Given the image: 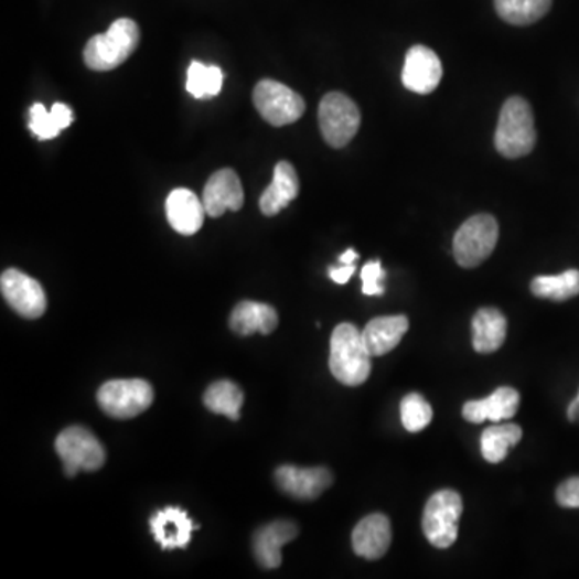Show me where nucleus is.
I'll use <instances>...</instances> for the list:
<instances>
[{
    "mask_svg": "<svg viewBox=\"0 0 579 579\" xmlns=\"http://www.w3.org/2000/svg\"><path fill=\"white\" fill-rule=\"evenodd\" d=\"M372 354L363 332L353 324L336 325L330 340V371L340 384L360 386L372 371Z\"/></svg>",
    "mask_w": 579,
    "mask_h": 579,
    "instance_id": "f257e3e1",
    "label": "nucleus"
},
{
    "mask_svg": "<svg viewBox=\"0 0 579 579\" xmlns=\"http://www.w3.org/2000/svg\"><path fill=\"white\" fill-rule=\"evenodd\" d=\"M140 30L135 20H116L107 33L90 37L84 49V62L94 72H111L139 47Z\"/></svg>",
    "mask_w": 579,
    "mask_h": 579,
    "instance_id": "f03ea898",
    "label": "nucleus"
},
{
    "mask_svg": "<svg viewBox=\"0 0 579 579\" xmlns=\"http://www.w3.org/2000/svg\"><path fill=\"white\" fill-rule=\"evenodd\" d=\"M535 116L532 107L523 97H511L505 100L497 125L494 146L502 157H525L532 153L536 146Z\"/></svg>",
    "mask_w": 579,
    "mask_h": 579,
    "instance_id": "7ed1b4c3",
    "label": "nucleus"
},
{
    "mask_svg": "<svg viewBox=\"0 0 579 579\" xmlns=\"http://www.w3.org/2000/svg\"><path fill=\"white\" fill-rule=\"evenodd\" d=\"M500 240V226L491 214H476L455 232L454 256L459 266L476 268L490 258Z\"/></svg>",
    "mask_w": 579,
    "mask_h": 579,
    "instance_id": "20e7f679",
    "label": "nucleus"
},
{
    "mask_svg": "<svg viewBox=\"0 0 579 579\" xmlns=\"http://www.w3.org/2000/svg\"><path fill=\"white\" fill-rule=\"evenodd\" d=\"M461 494L452 490L435 493L425 505L422 528L425 536L438 549H448L459 535L462 515Z\"/></svg>",
    "mask_w": 579,
    "mask_h": 579,
    "instance_id": "39448f33",
    "label": "nucleus"
},
{
    "mask_svg": "<svg viewBox=\"0 0 579 579\" xmlns=\"http://www.w3.org/2000/svg\"><path fill=\"white\" fill-rule=\"evenodd\" d=\"M55 449L69 479L79 472H96L107 459L96 435L84 427L65 428L55 441Z\"/></svg>",
    "mask_w": 579,
    "mask_h": 579,
    "instance_id": "423d86ee",
    "label": "nucleus"
},
{
    "mask_svg": "<svg viewBox=\"0 0 579 579\" xmlns=\"http://www.w3.org/2000/svg\"><path fill=\"white\" fill-rule=\"evenodd\" d=\"M319 126L330 147L343 149L360 131V108L345 94L330 93L319 105Z\"/></svg>",
    "mask_w": 579,
    "mask_h": 579,
    "instance_id": "0eeeda50",
    "label": "nucleus"
},
{
    "mask_svg": "<svg viewBox=\"0 0 579 579\" xmlns=\"http://www.w3.org/2000/svg\"><path fill=\"white\" fill-rule=\"evenodd\" d=\"M154 393L149 382L140 378L110 380L101 385L97 401L105 414L114 419H132L152 406Z\"/></svg>",
    "mask_w": 579,
    "mask_h": 579,
    "instance_id": "6e6552de",
    "label": "nucleus"
},
{
    "mask_svg": "<svg viewBox=\"0 0 579 579\" xmlns=\"http://www.w3.org/2000/svg\"><path fill=\"white\" fill-rule=\"evenodd\" d=\"M253 101L258 114L277 128L297 122L307 110L300 94L274 79H262L256 84Z\"/></svg>",
    "mask_w": 579,
    "mask_h": 579,
    "instance_id": "1a4fd4ad",
    "label": "nucleus"
},
{
    "mask_svg": "<svg viewBox=\"0 0 579 579\" xmlns=\"http://www.w3.org/2000/svg\"><path fill=\"white\" fill-rule=\"evenodd\" d=\"M0 290L9 307L24 319H39L47 309L41 283L19 269H7L0 277Z\"/></svg>",
    "mask_w": 579,
    "mask_h": 579,
    "instance_id": "9d476101",
    "label": "nucleus"
},
{
    "mask_svg": "<svg viewBox=\"0 0 579 579\" xmlns=\"http://www.w3.org/2000/svg\"><path fill=\"white\" fill-rule=\"evenodd\" d=\"M441 77L443 65L431 49L425 45H414L409 49L403 68V84L407 90L427 96L440 86Z\"/></svg>",
    "mask_w": 579,
    "mask_h": 579,
    "instance_id": "9b49d317",
    "label": "nucleus"
},
{
    "mask_svg": "<svg viewBox=\"0 0 579 579\" xmlns=\"http://www.w3.org/2000/svg\"><path fill=\"white\" fill-rule=\"evenodd\" d=\"M276 483L283 493L300 501L318 500L333 483V475L325 467L300 469L282 465L276 470Z\"/></svg>",
    "mask_w": 579,
    "mask_h": 579,
    "instance_id": "f8f14e48",
    "label": "nucleus"
},
{
    "mask_svg": "<svg viewBox=\"0 0 579 579\" xmlns=\"http://www.w3.org/2000/svg\"><path fill=\"white\" fill-rule=\"evenodd\" d=\"M202 200L208 216H223L227 210L238 212L244 206L245 195L237 173L229 168L216 171L206 182Z\"/></svg>",
    "mask_w": 579,
    "mask_h": 579,
    "instance_id": "ddd939ff",
    "label": "nucleus"
},
{
    "mask_svg": "<svg viewBox=\"0 0 579 579\" xmlns=\"http://www.w3.org/2000/svg\"><path fill=\"white\" fill-rule=\"evenodd\" d=\"M298 536L293 522L279 521L262 526L253 538V553L262 568L274 570L282 565V547Z\"/></svg>",
    "mask_w": 579,
    "mask_h": 579,
    "instance_id": "4468645a",
    "label": "nucleus"
},
{
    "mask_svg": "<svg viewBox=\"0 0 579 579\" xmlns=\"http://www.w3.org/2000/svg\"><path fill=\"white\" fill-rule=\"evenodd\" d=\"M389 546H392V523L386 515H367L357 523L353 532V550L356 556L377 560L388 553Z\"/></svg>",
    "mask_w": 579,
    "mask_h": 579,
    "instance_id": "2eb2a0df",
    "label": "nucleus"
},
{
    "mask_svg": "<svg viewBox=\"0 0 579 579\" xmlns=\"http://www.w3.org/2000/svg\"><path fill=\"white\" fill-rule=\"evenodd\" d=\"M150 528L161 549L170 550L185 549L196 526L189 518L187 512L179 507H167L150 518Z\"/></svg>",
    "mask_w": 579,
    "mask_h": 579,
    "instance_id": "dca6fc26",
    "label": "nucleus"
},
{
    "mask_svg": "<svg viewBox=\"0 0 579 579\" xmlns=\"http://www.w3.org/2000/svg\"><path fill=\"white\" fill-rule=\"evenodd\" d=\"M518 406H521V395L517 389L501 386L487 398L465 403L462 416L467 422L472 423H483L484 420L501 422L512 419L517 414Z\"/></svg>",
    "mask_w": 579,
    "mask_h": 579,
    "instance_id": "f3484780",
    "label": "nucleus"
},
{
    "mask_svg": "<svg viewBox=\"0 0 579 579\" xmlns=\"http://www.w3.org/2000/svg\"><path fill=\"white\" fill-rule=\"evenodd\" d=\"M205 205L189 189H175L167 200V216L171 227L182 235H193L202 229Z\"/></svg>",
    "mask_w": 579,
    "mask_h": 579,
    "instance_id": "a211bd4d",
    "label": "nucleus"
},
{
    "mask_svg": "<svg viewBox=\"0 0 579 579\" xmlns=\"http://www.w3.org/2000/svg\"><path fill=\"white\" fill-rule=\"evenodd\" d=\"M300 179L293 164L280 161L274 170V179L259 199V210L265 216H276L298 196Z\"/></svg>",
    "mask_w": 579,
    "mask_h": 579,
    "instance_id": "6ab92c4d",
    "label": "nucleus"
},
{
    "mask_svg": "<svg viewBox=\"0 0 579 579\" xmlns=\"http://www.w3.org/2000/svg\"><path fill=\"white\" fill-rule=\"evenodd\" d=\"M409 330L406 315H384L372 319L363 330L364 343L372 356H385L395 350Z\"/></svg>",
    "mask_w": 579,
    "mask_h": 579,
    "instance_id": "aec40b11",
    "label": "nucleus"
},
{
    "mask_svg": "<svg viewBox=\"0 0 579 579\" xmlns=\"http://www.w3.org/2000/svg\"><path fill=\"white\" fill-rule=\"evenodd\" d=\"M279 325V315L270 304L258 301H242L230 314V329L237 335L248 336L253 333L269 335Z\"/></svg>",
    "mask_w": 579,
    "mask_h": 579,
    "instance_id": "412c9836",
    "label": "nucleus"
},
{
    "mask_svg": "<svg viewBox=\"0 0 579 579\" xmlns=\"http://www.w3.org/2000/svg\"><path fill=\"white\" fill-rule=\"evenodd\" d=\"M472 328L473 347L476 353H494L504 345L505 336H507V319L500 309H480L473 318Z\"/></svg>",
    "mask_w": 579,
    "mask_h": 579,
    "instance_id": "4be33fe9",
    "label": "nucleus"
},
{
    "mask_svg": "<svg viewBox=\"0 0 579 579\" xmlns=\"http://www.w3.org/2000/svg\"><path fill=\"white\" fill-rule=\"evenodd\" d=\"M30 115V129L41 140L54 139L73 122L72 108L65 104H55L51 111L42 104H34Z\"/></svg>",
    "mask_w": 579,
    "mask_h": 579,
    "instance_id": "5701e85b",
    "label": "nucleus"
},
{
    "mask_svg": "<svg viewBox=\"0 0 579 579\" xmlns=\"http://www.w3.org/2000/svg\"><path fill=\"white\" fill-rule=\"evenodd\" d=\"M497 15L514 26H528L547 15L553 0H494Z\"/></svg>",
    "mask_w": 579,
    "mask_h": 579,
    "instance_id": "b1692460",
    "label": "nucleus"
},
{
    "mask_svg": "<svg viewBox=\"0 0 579 579\" xmlns=\"http://www.w3.org/2000/svg\"><path fill=\"white\" fill-rule=\"evenodd\" d=\"M523 431L518 425L505 423L486 428L482 435V454L484 461L500 463L507 458L508 451L522 440Z\"/></svg>",
    "mask_w": 579,
    "mask_h": 579,
    "instance_id": "393cba45",
    "label": "nucleus"
},
{
    "mask_svg": "<svg viewBox=\"0 0 579 579\" xmlns=\"http://www.w3.org/2000/svg\"><path fill=\"white\" fill-rule=\"evenodd\" d=\"M529 289L535 297L543 300H570L579 294V270L568 269L559 276L535 277Z\"/></svg>",
    "mask_w": 579,
    "mask_h": 579,
    "instance_id": "a878e982",
    "label": "nucleus"
},
{
    "mask_svg": "<svg viewBox=\"0 0 579 579\" xmlns=\"http://www.w3.org/2000/svg\"><path fill=\"white\" fill-rule=\"evenodd\" d=\"M203 403L212 412L238 420L244 406V392L234 382L219 380L206 389Z\"/></svg>",
    "mask_w": 579,
    "mask_h": 579,
    "instance_id": "bb28decb",
    "label": "nucleus"
},
{
    "mask_svg": "<svg viewBox=\"0 0 579 579\" xmlns=\"http://www.w3.org/2000/svg\"><path fill=\"white\" fill-rule=\"evenodd\" d=\"M224 73L219 66L192 62L187 72L185 89L195 98H212L219 96L223 89Z\"/></svg>",
    "mask_w": 579,
    "mask_h": 579,
    "instance_id": "cd10ccee",
    "label": "nucleus"
},
{
    "mask_svg": "<svg viewBox=\"0 0 579 579\" xmlns=\"http://www.w3.org/2000/svg\"><path fill=\"white\" fill-rule=\"evenodd\" d=\"M433 419L431 406L425 401L419 393H410L401 401V420L407 431L419 433L430 425Z\"/></svg>",
    "mask_w": 579,
    "mask_h": 579,
    "instance_id": "c85d7f7f",
    "label": "nucleus"
},
{
    "mask_svg": "<svg viewBox=\"0 0 579 579\" xmlns=\"http://www.w3.org/2000/svg\"><path fill=\"white\" fill-rule=\"evenodd\" d=\"M386 277L385 269L382 268V261H368L361 270V279H363V293L368 297H380L385 293L384 280Z\"/></svg>",
    "mask_w": 579,
    "mask_h": 579,
    "instance_id": "c756f323",
    "label": "nucleus"
},
{
    "mask_svg": "<svg viewBox=\"0 0 579 579\" xmlns=\"http://www.w3.org/2000/svg\"><path fill=\"white\" fill-rule=\"evenodd\" d=\"M557 502L565 508H579V476L567 480L557 487Z\"/></svg>",
    "mask_w": 579,
    "mask_h": 579,
    "instance_id": "7c9ffc66",
    "label": "nucleus"
},
{
    "mask_svg": "<svg viewBox=\"0 0 579 579\" xmlns=\"http://www.w3.org/2000/svg\"><path fill=\"white\" fill-rule=\"evenodd\" d=\"M354 272H356V265H340L339 268L329 269L330 279L335 283H340V286H345V283L350 282Z\"/></svg>",
    "mask_w": 579,
    "mask_h": 579,
    "instance_id": "2f4dec72",
    "label": "nucleus"
},
{
    "mask_svg": "<svg viewBox=\"0 0 579 579\" xmlns=\"http://www.w3.org/2000/svg\"><path fill=\"white\" fill-rule=\"evenodd\" d=\"M357 258H360V255H357L353 248H350V250H346L342 256H340L339 261L340 265H354V261H356Z\"/></svg>",
    "mask_w": 579,
    "mask_h": 579,
    "instance_id": "473e14b6",
    "label": "nucleus"
},
{
    "mask_svg": "<svg viewBox=\"0 0 579 579\" xmlns=\"http://www.w3.org/2000/svg\"><path fill=\"white\" fill-rule=\"evenodd\" d=\"M579 412V395L578 398L575 399L573 403H571L570 409H568V417H570V420H577Z\"/></svg>",
    "mask_w": 579,
    "mask_h": 579,
    "instance_id": "72a5a7b5",
    "label": "nucleus"
}]
</instances>
